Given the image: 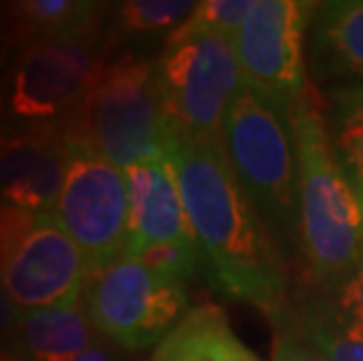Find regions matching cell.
<instances>
[{"label": "cell", "mask_w": 363, "mask_h": 361, "mask_svg": "<svg viewBox=\"0 0 363 361\" xmlns=\"http://www.w3.org/2000/svg\"><path fill=\"white\" fill-rule=\"evenodd\" d=\"M172 160L183 209L211 277L223 294L265 312L289 310V279L267 221L239 183L223 136L174 132Z\"/></svg>", "instance_id": "6da1fadb"}, {"label": "cell", "mask_w": 363, "mask_h": 361, "mask_svg": "<svg viewBox=\"0 0 363 361\" xmlns=\"http://www.w3.org/2000/svg\"><path fill=\"white\" fill-rule=\"evenodd\" d=\"M298 181V242L307 277L328 291L363 258V202L347 179L321 101L305 87L291 111Z\"/></svg>", "instance_id": "7a4b0ae2"}, {"label": "cell", "mask_w": 363, "mask_h": 361, "mask_svg": "<svg viewBox=\"0 0 363 361\" xmlns=\"http://www.w3.org/2000/svg\"><path fill=\"white\" fill-rule=\"evenodd\" d=\"M59 125L73 150L94 152L120 169L167 157L174 136L155 64L131 55L104 64L82 106Z\"/></svg>", "instance_id": "3957f363"}, {"label": "cell", "mask_w": 363, "mask_h": 361, "mask_svg": "<svg viewBox=\"0 0 363 361\" xmlns=\"http://www.w3.org/2000/svg\"><path fill=\"white\" fill-rule=\"evenodd\" d=\"M223 145L260 216L284 237H298V181L291 115L242 87L223 118Z\"/></svg>", "instance_id": "277c9868"}, {"label": "cell", "mask_w": 363, "mask_h": 361, "mask_svg": "<svg viewBox=\"0 0 363 361\" xmlns=\"http://www.w3.org/2000/svg\"><path fill=\"white\" fill-rule=\"evenodd\" d=\"M155 68L174 132L223 136L228 106L244 87L235 38L185 21L169 33Z\"/></svg>", "instance_id": "5b68a950"}, {"label": "cell", "mask_w": 363, "mask_h": 361, "mask_svg": "<svg viewBox=\"0 0 363 361\" xmlns=\"http://www.w3.org/2000/svg\"><path fill=\"white\" fill-rule=\"evenodd\" d=\"M84 310L99 333L127 350H148L162 343L185 317V284L152 272L131 253L89 272Z\"/></svg>", "instance_id": "8992f818"}, {"label": "cell", "mask_w": 363, "mask_h": 361, "mask_svg": "<svg viewBox=\"0 0 363 361\" xmlns=\"http://www.w3.org/2000/svg\"><path fill=\"white\" fill-rule=\"evenodd\" d=\"M316 3L253 0L235 33L242 84L286 115L305 91V30Z\"/></svg>", "instance_id": "52a82bcc"}, {"label": "cell", "mask_w": 363, "mask_h": 361, "mask_svg": "<svg viewBox=\"0 0 363 361\" xmlns=\"http://www.w3.org/2000/svg\"><path fill=\"white\" fill-rule=\"evenodd\" d=\"M104 68L96 35H59L26 45L14 61L7 109L33 125L71 118Z\"/></svg>", "instance_id": "ba28073f"}, {"label": "cell", "mask_w": 363, "mask_h": 361, "mask_svg": "<svg viewBox=\"0 0 363 361\" xmlns=\"http://www.w3.org/2000/svg\"><path fill=\"white\" fill-rule=\"evenodd\" d=\"M89 260V270L127 253L129 190L125 169L87 150H73L61 195L50 211Z\"/></svg>", "instance_id": "9c48e42d"}, {"label": "cell", "mask_w": 363, "mask_h": 361, "mask_svg": "<svg viewBox=\"0 0 363 361\" xmlns=\"http://www.w3.org/2000/svg\"><path fill=\"white\" fill-rule=\"evenodd\" d=\"M89 272L82 249L52 213H40L0 279L19 312H33L80 301Z\"/></svg>", "instance_id": "30bf717a"}, {"label": "cell", "mask_w": 363, "mask_h": 361, "mask_svg": "<svg viewBox=\"0 0 363 361\" xmlns=\"http://www.w3.org/2000/svg\"><path fill=\"white\" fill-rule=\"evenodd\" d=\"M73 145L59 122L7 136L0 148V202L50 213L64 188Z\"/></svg>", "instance_id": "8fae6325"}, {"label": "cell", "mask_w": 363, "mask_h": 361, "mask_svg": "<svg viewBox=\"0 0 363 361\" xmlns=\"http://www.w3.org/2000/svg\"><path fill=\"white\" fill-rule=\"evenodd\" d=\"M129 190V240L127 253L150 244L190 242L192 230L169 157L148 160L125 169Z\"/></svg>", "instance_id": "7c38bea8"}, {"label": "cell", "mask_w": 363, "mask_h": 361, "mask_svg": "<svg viewBox=\"0 0 363 361\" xmlns=\"http://www.w3.org/2000/svg\"><path fill=\"white\" fill-rule=\"evenodd\" d=\"M150 361H262L230 326L218 305H197L169 331Z\"/></svg>", "instance_id": "4fadbf2b"}, {"label": "cell", "mask_w": 363, "mask_h": 361, "mask_svg": "<svg viewBox=\"0 0 363 361\" xmlns=\"http://www.w3.org/2000/svg\"><path fill=\"white\" fill-rule=\"evenodd\" d=\"M17 331L33 361H73L96 340V328L80 301L21 312Z\"/></svg>", "instance_id": "5bb4252c"}, {"label": "cell", "mask_w": 363, "mask_h": 361, "mask_svg": "<svg viewBox=\"0 0 363 361\" xmlns=\"http://www.w3.org/2000/svg\"><path fill=\"white\" fill-rule=\"evenodd\" d=\"M106 5L87 0H17L7 3L12 35L17 48L45 38L96 35Z\"/></svg>", "instance_id": "9a60e30c"}, {"label": "cell", "mask_w": 363, "mask_h": 361, "mask_svg": "<svg viewBox=\"0 0 363 361\" xmlns=\"http://www.w3.org/2000/svg\"><path fill=\"white\" fill-rule=\"evenodd\" d=\"M310 26L323 68L363 78V0L316 3Z\"/></svg>", "instance_id": "2e32d148"}, {"label": "cell", "mask_w": 363, "mask_h": 361, "mask_svg": "<svg viewBox=\"0 0 363 361\" xmlns=\"http://www.w3.org/2000/svg\"><path fill=\"white\" fill-rule=\"evenodd\" d=\"M291 314L307 340L328 361H363V338L347 331L319 294L296 307L291 305Z\"/></svg>", "instance_id": "e0dca14e"}, {"label": "cell", "mask_w": 363, "mask_h": 361, "mask_svg": "<svg viewBox=\"0 0 363 361\" xmlns=\"http://www.w3.org/2000/svg\"><path fill=\"white\" fill-rule=\"evenodd\" d=\"M333 145L363 190V82L340 89L333 99Z\"/></svg>", "instance_id": "ac0fdd59"}, {"label": "cell", "mask_w": 363, "mask_h": 361, "mask_svg": "<svg viewBox=\"0 0 363 361\" xmlns=\"http://www.w3.org/2000/svg\"><path fill=\"white\" fill-rule=\"evenodd\" d=\"M192 0H127L115 7V30L120 35L176 30L195 12Z\"/></svg>", "instance_id": "d6986e66"}, {"label": "cell", "mask_w": 363, "mask_h": 361, "mask_svg": "<svg viewBox=\"0 0 363 361\" xmlns=\"http://www.w3.org/2000/svg\"><path fill=\"white\" fill-rule=\"evenodd\" d=\"M131 256H136L143 265H148L152 272L162 274V277L183 284L199 270V263L204 258L195 240L150 244V247L141 249L138 253H131Z\"/></svg>", "instance_id": "ffe728a7"}, {"label": "cell", "mask_w": 363, "mask_h": 361, "mask_svg": "<svg viewBox=\"0 0 363 361\" xmlns=\"http://www.w3.org/2000/svg\"><path fill=\"white\" fill-rule=\"evenodd\" d=\"M319 296L347 331L363 338V258L352 270L350 277L333 289L321 291Z\"/></svg>", "instance_id": "44dd1931"}, {"label": "cell", "mask_w": 363, "mask_h": 361, "mask_svg": "<svg viewBox=\"0 0 363 361\" xmlns=\"http://www.w3.org/2000/svg\"><path fill=\"white\" fill-rule=\"evenodd\" d=\"M251 5L253 0H204V3H197L195 12L190 14L188 21L195 26L218 30V33L235 38L239 26L244 24Z\"/></svg>", "instance_id": "7402d4cb"}, {"label": "cell", "mask_w": 363, "mask_h": 361, "mask_svg": "<svg viewBox=\"0 0 363 361\" xmlns=\"http://www.w3.org/2000/svg\"><path fill=\"white\" fill-rule=\"evenodd\" d=\"M274 326V345H272V361H328L314 345L307 340L293 321L291 307L281 317L272 321Z\"/></svg>", "instance_id": "603a6c76"}, {"label": "cell", "mask_w": 363, "mask_h": 361, "mask_svg": "<svg viewBox=\"0 0 363 361\" xmlns=\"http://www.w3.org/2000/svg\"><path fill=\"white\" fill-rule=\"evenodd\" d=\"M38 218H40V213L0 202V274L30 235V230L35 228Z\"/></svg>", "instance_id": "cb8c5ba5"}, {"label": "cell", "mask_w": 363, "mask_h": 361, "mask_svg": "<svg viewBox=\"0 0 363 361\" xmlns=\"http://www.w3.org/2000/svg\"><path fill=\"white\" fill-rule=\"evenodd\" d=\"M19 317H21L19 307L12 303L3 279H0V335H5V333H10L12 328H17Z\"/></svg>", "instance_id": "d4e9b609"}, {"label": "cell", "mask_w": 363, "mask_h": 361, "mask_svg": "<svg viewBox=\"0 0 363 361\" xmlns=\"http://www.w3.org/2000/svg\"><path fill=\"white\" fill-rule=\"evenodd\" d=\"M12 48H17V43H14V35H12V24H10V14H7V3H0V68L7 64Z\"/></svg>", "instance_id": "484cf974"}, {"label": "cell", "mask_w": 363, "mask_h": 361, "mask_svg": "<svg viewBox=\"0 0 363 361\" xmlns=\"http://www.w3.org/2000/svg\"><path fill=\"white\" fill-rule=\"evenodd\" d=\"M73 361H118V359H115L106 348H101V345H94V348L84 350L82 355H78Z\"/></svg>", "instance_id": "4316f807"}, {"label": "cell", "mask_w": 363, "mask_h": 361, "mask_svg": "<svg viewBox=\"0 0 363 361\" xmlns=\"http://www.w3.org/2000/svg\"><path fill=\"white\" fill-rule=\"evenodd\" d=\"M0 361H24V357L14 350H7V348H0Z\"/></svg>", "instance_id": "83f0119b"}, {"label": "cell", "mask_w": 363, "mask_h": 361, "mask_svg": "<svg viewBox=\"0 0 363 361\" xmlns=\"http://www.w3.org/2000/svg\"><path fill=\"white\" fill-rule=\"evenodd\" d=\"M5 94H3V89H0V127H5Z\"/></svg>", "instance_id": "f1b7e54d"}, {"label": "cell", "mask_w": 363, "mask_h": 361, "mask_svg": "<svg viewBox=\"0 0 363 361\" xmlns=\"http://www.w3.org/2000/svg\"><path fill=\"white\" fill-rule=\"evenodd\" d=\"M359 195H361V202H363V190H359Z\"/></svg>", "instance_id": "f546056e"}]
</instances>
